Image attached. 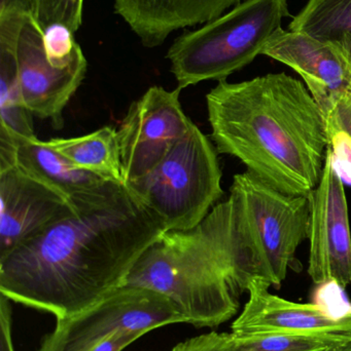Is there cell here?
I'll use <instances>...</instances> for the list:
<instances>
[{
    "instance_id": "2",
    "label": "cell",
    "mask_w": 351,
    "mask_h": 351,
    "mask_svg": "<svg viewBox=\"0 0 351 351\" xmlns=\"http://www.w3.org/2000/svg\"><path fill=\"white\" fill-rule=\"evenodd\" d=\"M212 139L258 179L284 193L308 195L328 150L323 113L307 86L288 74L218 82L207 96Z\"/></svg>"
},
{
    "instance_id": "6",
    "label": "cell",
    "mask_w": 351,
    "mask_h": 351,
    "mask_svg": "<svg viewBox=\"0 0 351 351\" xmlns=\"http://www.w3.org/2000/svg\"><path fill=\"white\" fill-rule=\"evenodd\" d=\"M229 200L261 278L280 288L296 265L297 249L308 239V195L284 193L247 171L234 176Z\"/></svg>"
},
{
    "instance_id": "20",
    "label": "cell",
    "mask_w": 351,
    "mask_h": 351,
    "mask_svg": "<svg viewBox=\"0 0 351 351\" xmlns=\"http://www.w3.org/2000/svg\"><path fill=\"white\" fill-rule=\"evenodd\" d=\"M231 335L236 351H324L351 339L350 334L333 333Z\"/></svg>"
},
{
    "instance_id": "4",
    "label": "cell",
    "mask_w": 351,
    "mask_h": 351,
    "mask_svg": "<svg viewBox=\"0 0 351 351\" xmlns=\"http://www.w3.org/2000/svg\"><path fill=\"white\" fill-rule=\"evenodd\" d=\"M286 16L288 0H245L200 28L185 31L166 56L177 88L227 80L263 55Z\"/></svg>"
},
{
    "instance_id": "24",
    "label": "cell",
    "mask_w": 351,
    "mask_h": 351,
    "mask_svg": "<svg viewBox=\"0 0 351 351\" xmlns=\"http://www.w3.org/2000/svg\"><path fill=\"white\" fill-rule=\"evenodd\" d=\"M10 301L3 295L0 297V351H14Z\"/></svg>"
},
{
    "instance_id": "9",
    "label": "cell",
    "mask_w": 351,
    "mask_h": 351,
    "mask_svg": "<svg viewBox=\"0 0 351 351\" xmlns=\"http://www.w3.org/2000/svg\"><path fill=\"white\" fill-rule=\"evenodd\" d=\"M14 53L25 106L31 114L51 121L55 129H62L64 109L84 82L88 69L84 51L68 65H54L45 53L43 29L31 14L21 27Z\"/></svg>"
},
{
    "instance_id": "23",
    "label": "cell",
    "mask_w": 351,
    "mask_h": 351,
    "mask_svg": "<svg viewBox=\"0 0 351 351\" xmlns=\"http://www.w3.org/2000/svg\"><path fill=\"white\" fill-rule=\"evenodd\" d=\"M171 351H236V348L231 334L212 332L185 340Z\"/></svg>"
},
{
    "instance_id": "21",
    "label": "cell",
    "mask_w": 351,
    "mask_h": 351,
    "mask_svg": "<svg viewBox=\"0 0 351 351\" xmlns=\"http://www.w3.org/2000/svg\"><path fill=\"white\" fill-rule=\"evenodd\" d=\"M84 0H32L33 14L41 28L63 24L74 33L82 24Z\"/></svg>"
},
{
    "instance_id": "27",
    "label": "cell",
    "mask_w": 351,
    "mask_h": 351,
    "mask_svg": "<svg viewBox=\"0 0 351 351\" xmlns=\"http://www.w3.org/2000/svg\"><path fill=\"white\" fill-rule=\"evenodd\" d=\"M324 351H351V339Z\"/></svg>"
},
{
    "instance_id": "1",
    "label": "cell",
    "mask_w": 351,
    "mask_h": 351,
    "mask_svg": "<svg viewBox=\"0 0 351 351\" xmlns=\"http://www.w3.org/2000/svg\"><path fill=\"white\" fill-rule=\"evenodd\" d=\"M165 231L119 184L0 258V293L56 319L71 317L125 286L140 256Z\"/></svg>"
},
{
    "instance_id": "10",
    "label": "cell",
    "mask_w": 351,
    "mask_h": 351,
    "mask_svg": "<svg viewBox=\"0 0 351 351\" xmlns=\"http://www.w3.org/2000/svg\"><path fill=\"white\" fill-rule=\"evenodd\" d=\"M310 206L308 274L317 285L351 284V232L344 182L331 156H326L323 174L308 194Z\"/></svg>"
},
{
    "instance_id": "13",
    "label": "cell",
    "mask_w": 351,
    "mask_h": 351,
    "mask_svg": "<svg viewBox=\"0 0 351 351\" xmlns=\"http://www.w3.org/2000/svg\"><path fill=\"white\" fill-rule=\"evenodd\" d=\"M263 55L295 70L321 109L351 90L350 70L333 45L302 33L280 28L266 45Z\"/></svg>"
},
{
    "instance_id": "22",
    "label": "cell",
    "mask_w": 351,
    "mask_h": 351,
    "mask_svg": "<svg viewBox=\"0 0 351 351\" xmlns=\"http://www.w3.org/2000/svg\"><path fill=\"white\" fill-rule=\"evenodd\" d=\"M76 33L63 24H53L43 29V43L47 59L56 66L71 63L82 53Z\"/></svg>"
},
{
    "instance_id": "12",
    "label": "cell",
    "mask_w": 351,
    "mask_h": 351,
    "mask_svg": "<svg viewBox=\"0 0 351 351\" xmlns=\"http://www.w3.org/2000/svg\"><path fill=\"white\" fill-rule=\"evenodd\" d=\"M271 285L255 278L249 285V300L232 324L233 335L267 333H333L351 335V307L333 315L319 304H303L269 292Z\"/></svg>"
},
{
    "instance_id": "5",
    "label": "cell",
    "mask_w": 351,
    "mask_h": 351,
    "mask_svg": "<svg viewBox=\"0 0 351 351\" xmlns=\"http://www.w3.org/2000/svg\"><path fill=\"white\" fill-rule=\"evenodd\" d=\"M216 152L194 125L156 168L125 185L166 231L190 230L206 218L224 193Z\"/></svg>"
},
{
    "instance_id": "18",
    "label": "cell",
    "mask_w": 351,
    "mask_h": 351,
    "mask_svg": "<svg viewBox=\"0 0 351 351\" xmlns=\"http://www.w3.org/2000/svg\"><path fill=\"white\" fill-rule=\"evenodd\" d=\"M288 31L302 33L326 45L351 37V0H308L288 25Z\"/></svg>"
},
{
    "instance_id": "8",
    "label": "cell",
    "mask_w": 351,
    "mask_h": 351,
    "mask_svg": "<svg viewBox=\"0 0 351 351\" xmlns=\"http://www.w3.org/2000/svg\"><path fill=\"white\" fill-rule=\"evenodd\" d=\"M181 88H148L128 109L117 131L125 184L156 168L194 123L181 107Z\"/></svg>"
},
{
    "instance_id": "16",
    "label": "cell",
    "mask_w": 351,
    "mask_h": 351,
    "mask_svg": "<svg viewBox=\"0 0 351 351\" xmlns=\"http://www.w3.org/2000/svg\"><path fill=\"white\" fill-rule=\"evenodd\" d=\"M78 170L115 183L125 184L117 130L103 127L88 135L47 141Z\"/></svg>"
},
{
    "instance_id": "3",
    "label": "cell",
    "mask_w": 351,
    "mask_h": 351,
    "mask_svg": "<svg viewBox=\"0 0 351 351\" xmlns=\"http://www.w3.org/2000/svg\"><path fill=\"white\" fill-rule=\"evenodd\" d=\"M258 278L228 199L194 228L165 231L140 256L125 286L160 293L183 323L214 328L235 317L241 295Z\"/></svg>"
},
{
    "instance_id": "25",
    "label": "cell",
    "mask_w": 351,
    "mask_h": 351,
    "mask_svg": "<svg viewBox=\"0 0 351 351\" xmlns=\"http://www.w3.org/2000/svg\"><path fill=\"white\" fill-rule=\"evenodd\" d=\"M33 14L32 0H0V16Z\"/></svg>"
},
{
    "instance_id": "17",
    "label": "cell",
    "mask_w": 351,
    "mask_h": 351,
    "mask_svg": "<svg viewBox=\"0 0 351 351\" xmlns=\"http://www.w3.org/2000/svg\"><path fill=\"white\" fill-rule=\"evenodd\" d=\"M16 39L0 40V129L16 137H35L32 114L25 106L16 67Z\"/></svg>"
},
{
    "instance_id": "11",
    "label": "cell",
    "mask_w": 351,
    "mask_h": 351,
    "mask_svg": "<svg viewBox=\"0 0 351 351\" xmlns=\"http://www.w3.org/2000/svg\"><path fill=\"white\" fill-rule=\"evenodd\" d=\"M74 210L59 192L19 167L0 171V258Z\"/></svg>"
},
{
    "instance_id": "19",
    "label": "cell",
    "mask_w": 351,
    "mask_h": 351,
    "mask_svg": "<svg viewBox=\"0 0 351 351\" xmlns=\"http://www.w3.org/2000/svg\"><path fill=\"white\" fill-rule=\"evenodd\" d=\"M321 110L328 137V154L342 181L351 184V90Z\"/></svg>"
},
{
    "instance_id": "14",
    "label": "cell",
    "mask_w": 351,
    "mask_h": 351,
    "mask_svg": "<svg viewBox=\"0 0 351 351\" xmlns=\"http://www.w3.org/2000/svg\"><path fill=\"white\" fill-rule=\"evenodd\" d=\"M115 12L148 49L179 29L218 18L242 0H113Z\"/></svg>"
},
{
    "instance_id": "15",
    "label": "cell",
    "mask_w": 351,
    "mask_h": 351,
    "mask_svg": "<svg viewBox=\"0 0 351 351\" xmlns=\"http://www.w3.org/2000/svg\"><path fill=\"white\" fill-rule=\"evenodd\" d=\"M10 136L14 143V166L59 192L74 208L106 195L119 185L78 170L47 142L36 137L25 139Z\"/></svg>"
},
{
    "instance_id": "26",
    "label": "cell",
    "mask_w": 351,
    "mask_h": 351,
    "mask_svg": "<svg viewBox=\"0 0 351 351\" xmlns=\"http://www.w3.org/2000/svg\"><path fill=\"white\" fill-rule=\"evenodd\" d=\"M331 45H333L334 49L340 53L342 59L346 62L351 75V37L346 35V36L342 37L338 43H332Z\"/></svg>"
},
{
    "instance_id": "7",
    "label": "cell",
    "mask_w": 351,
    "mask_h": 351,
    "mask_svg": "<svg viewBox=\"0 0 351 351\" xmlns=\"http://www.w3.org/2000/svg\"><path fill=\"white\" fill-rule=\"evenodd\" d=\"M183 323L167 297L140 287L123 286L96 304L65 319L37 351H94L117 336L140 337L152 330Z\"/></svg>"
}]
</instances>
